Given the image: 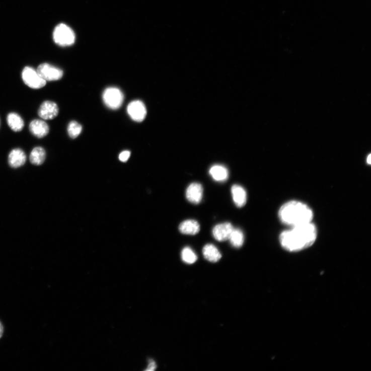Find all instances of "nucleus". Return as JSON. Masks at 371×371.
I'll return each mask as SVG.
<instances>
[{"label":"nucleus","mask_w":371,"mask_h":371,"mask_svg":"<svg viewBox=\"0 0 371 371\" xmlns=\"http://www.w3.org/2000/svg\"><path fill=\"white\" fill-rule=\"evenodd\" d=\"M233 201L238 207H242L247 203V195L245 189L241 186L234 185L232 187Z\"/></svg>","instance_id":"obj_13"},{"label":"nucleus","mask_w":371,"mask_h":371,"mask_svg":"<svg viewBox=\"0 0 371 371\" xmlns=\"http://www.w3.org/2000/svg\"><path fill=\"white\" fill-rule=\"evenodd\" d=\"M46 153L44 149L37 146L33 149L31 153L30 160L32 164L35 166L41 165L46 160Z\"/></svg>","instance_id":"obj_18"},{"label":"nucleus","mask_w":371,"mask_h":371,"mask_svg":"<svg viewBox=\"0 0 371 371\" xmlns=\"http://www.w3.org/2000/svg\"><path fill=\"white\" fill-rule=\"evenodd\" d=\"M37 71L46 81H58L61 79L63 74L62 70L47 63L40 64Z\"/></svg>","instance_id":"obj_6"},{"label":"nucleus","mask_w":371,"mask_h":371,"mask_svg":"<svg viewBox=\"0 0 371 371\" xmlns=\"http://www.w3.org/2000/svg\"><path fill=\"white\" fill-rule=\"evenodd\" d=\"M366 162L368 164L370 165L371 163V156L369 155L366 159Z\"/></svg>","instance_id":"obj_24"},{"label":"nucleus","mask_w":371,"mask_h":371,"mask_svg":"<svg viewBox=\"0 0 371 371\" xmlns=\"http://www.w3.org/2000/svg\"><path fill=\"white\" fill-rule=\"evenodd\" d=\"M318 235L316 226L310 222L290 228L279 236L281 246L289 252H299L312 246Z\"/></svg>","instance_id":"obj_1"},{"label":"nucleus","mask_w":371,"mask_h":371,"mask_svg":"<svg viewBox=\"0 0 371 371\" xmlns=\"http://www.w3.org/2000/svg\"><path fill=\"white\" fill-rule=\"evenodd\" d=\"M29 129L35 137L41 138L46 136L49 133V126L44 121L35 119L30 124Z\"/></svg>","instance_id":"obj_11"},{"label":"nucleus","mask_w":371,"mask_h":371,"mask_svg":"<svg viewBox=\"0 0 371 371\" xmlns=\"http://www.w3.org/2000/svg\"><path fill=\"white\" fill-rule=\"evenodd\" d=\"M75 34L72 30L64 24L58 25L53 33V39L57 45L68 46L73 44Z\"/></svg>","instance_id":"obj_3"},{"label":"nucleus","mask_w":371,"mask_h":371,"mask_svg":"<svg viewBox=\"0 0 371 371\" xmlns=\"http://www.w3.org/2000/svg\"><path fill=\"white\" fill-rule=\"evenodd\" d=\"M7 122L10 127L15 132H20L25 126L23 118L15 113H11L8 115Z\"/></svg>","instance_id":"obj_16"},{"label":"nucleus","mask_w":371,"mask_h":371,"mask_svg":"<svg viewBox=\"0 0 371 371\" xmlns=\"http://www.w3.org/2000/svg\"><path fill=\"white\" fill-rule=\"evenodd\" d=\"M103 98L107 107L112 110H117L122 105L124 96L119 89L116 87H110L105 90Z\"/></svg>","instance_id":"obj_4"},{"label":"nucleus","mask_w":371,"mask_h":371,"mask_svg":"<svg viewBox=\"0 0 371 371\" xmlns=\"http://www.w3.org/2000/svg\"><path fill=\"white\" fill-rule=\"evenodd\" d=\"M22 78L25 83L30 88L40 89L46 85L47 81L43 80L37 71L32 67H25L22 72Z\"/></svg>","instance_id":"obj_5"},{"label":"nucleus","mask_w":371,"mask_h":371,"mask_svg":"<svg viewBox=\"0 0 371 371\" xmlns=\"http://www.w3.org/2000/svg\"><path fill=\"white\" fill-rule=\"evenodd\" d=\"M67 129L69 136L71 138L75 139L81 134L82 126L78 122L73 121L69 123Z\"/></svg>","instance_id":"obj_21"},{"label":"nucleus","mask_w":371,"mask_h":371,"mask_svg":"<svg viewBox=\"0 0 371 371\" xmlns=\"http://www.w3.org/2000/svg\"><path fill=\"white\" fill-rule=\"evenodd\" d=\"M182 258L185 263L192 264L197 260L198 257L191 248L186 247L182 250Z\"/></svg>","instance_id":"obj_20"},{"label":"nucleus","mask_w":371,"mask_h":371,"mask_svg":"<svg viewBox=\"0 0 371 371\" xmlns=\"http://www.w3.org/2000/svg\"><path fill=\"white\" fill-rule=\"evenodd\" d=\"M209 173L212 179L217 182H225L229 177V172L227 169L220 165L212 166L209 170Z\"/></svg>","instance_id":"obj_15"},{"label":"nucleus","mask_w":371,"mask_h":371,"mask_svg":"<svg viewBox=\"0 0 371 371\" xmlns=\"http://www.w3.org/2000/svg\"><path fill=\"white\" fill-rule=\"evenodd\" d=\"M278 217L281 223L291 228L312 222L314 213L306 204L291 201L281 206Z\"/></svg>","instance_id":"obj_2"},{"label":"nucleus","mask_w":371,"mask_h":371,"mask_svg":"<svg viewBox=\"0 0 371 371\" xmlns=\"http://www.w3.org/2000/svg\"><path fill=\"white\" fill-rule=\"evenodd\" d=\"M203 193L202 186L199 183H193L187 188L186 195L189 202L194 204H198L202 201Z\"/></svg>","instance_id":"obj_9"},{"label":"nucleus","mask_w":371,"mask_h":371,"mask_svg":"<svg viewBox=\"0 0 371 371\" xmlns=\"http://www.w3.org/2000/svg\"><path fill=\"white\" fill-rule=\"evenodd\" d=\"M200 230L199 223L194 220H187L182 222L179 226V230L185 235H194L197 234Z\"/></svg>","instance_id":"obj_14"},{"label":"nucleus","mask_w":371,"mask_h":371,"mask_svg":"<svg viewBox=\"0 0 371 371\" xmlns=\"http://www.w3.org/2000/svg\"><path fill=\"white\" fill-rule=\"evenodd\" d=\"M27 156L23 150L15 149L9 156V164L13 168H18L23 166L26 162Z\"/></svg>","instance_id":"obj_12"},{"label":"nucleus","mask_w":371,"mask_h":371,"mask_svg":"<svg viewBox=\"0 0 371 371\" xmlns=\"http://www.w3.org/2000/svg\"><path fill=\"white\" fill-rule=\"evenodd\" d=\"M130 156V152L128 151H124L121 153L119 158L120 161L122 162H126Z\"/></svg>","instance_id":"obj_22"},{"label":"nucleus","mask_w":371,"mask_h":371,"mask_svg":"<svg viewBox=\"0 0 371 371\" xmlns=\"http://www.w3.org/2000/svg\"><path fill=\"white\" fill-rule=\"evenodd\" d=\"M4 334V327L1 323L0 322V338H1Z\"/></svg>","instance_id":"obj_23"},{"label":"nucleus","mask_w":371,"mask_h":371,"mask_svg":"<svg viewBox=\"0 0 371 371\" xmlns=\"http://www.w3.org/2000/svg\"><path fill=\"white\" fill-rule=\"evenodd\" d=\"M127 113L131 119L138 122L143 121L146 116V109L145 105L139 100L130 102L127 108Z\"/></svg>","instance_id":"obj_7"},{"label":"nucleus","mask_w":371,"mask_h":371,"mask_svg":"<svg viewBox=\"0 0 371 371\" xmlns=\"http://www.w3.org/2000/svg\"><path fill=\"white\" fill-rule=\"evenodd\" d=\"M203 254L205 258L211 263H216L221 257V254L214 245H206L203 249Z\"/></svg>","instance_id":"obj_17"},{"label":"nucleus","mask_w":371,"mask_h":371,"mask_svg":"<svg viewBox=\"0 0 371 371\" xmlns=\"http://www.w3.org/2000/svg\"><path fill=\"white\" fill-rule=\"evenodd\" d=\"M233 229V226L229 222L217 225L213 229L212 235L217 241L225 242L229 240Z\"/></svg>","instance_id":"obj_10"},{"label":"nucleus","mask_w":371,"mask_h":371,"mask_svg":"<svg viewBox=\"0 0 371 371\" xmlns=\"http://www.w3.org/2000/svg\"><path fill=\"white\" fill-rule=\"evenodd\" d=\"M229 240L233 247L236 248H241L244 243V234L241 230L234 228Z\"/></svg>","instance_id":"obj_19"},{"label":"nucleus","mask_w":371,"mask_h":371,"mask_svg":"<svg viewBox=\"0 0 371 371\" xmlns=\"http://www.w3.org/2000/svg\"><path fill=\"white\" fill-rule=\"evenodd\" d=\"M59 113L57 105L50 101L43 102L38 110L39 116L44 120H52L56 118Z\"/></svg>","instance_id":"obj_8"}]
</instances>
